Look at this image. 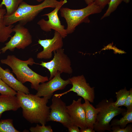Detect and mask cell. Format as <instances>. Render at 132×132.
Returning <instances> with one entry per match:
<instances>
[{"mask_svg": "<svg viewBox=\"0 0 132 132\" xmlns=\"http://www.w3.org/2000/svg\"><path fill=\"white\" fill-rule=\"evenodd\" d=\"M122 116L123 117L120 120L114 119L111 121L110 124L111 127L119 125L121 128H123L128 123H132V110H126Z\"/></svg>", "mask_w": 132, "mask_h": 132, "instance_id": "18", "label": "cell"}, {"mask_svg": "<svg viewBox=\"0 0 132 132\" xmlns=\"http://www.w3.org/2000/svg\"><path fill=\"white\" fill-rule=\"evenodd\" d=\"M67 2V0H61L53 10L42 16H47L48 18L47 20L42 19L37 23L42 30L48 32L51 31L52 29L54 30L59 33L63 38L67 36L66 29L64 25L61 24L58 15L60 9Z\"/></svg>", "mask_w": 132, "mask_h": 132, "instance_id": "8", "label": "cell"}, {"mask_svg": "<svg viewBox=\"0 0 132 132\" xmlns=\"http://www.w3.org/2000/svg\"><path fill=\"white\" fill-rule=\"evenodd\" d=\"M16 95L23 117L31 123L45 125L50 111V107L47 105L48 99L20 91H17Z\"/></svg>", "mask_w": 132, "mask_h": 132, "instance_id": "1", "label": "cell"}, {"mask_svg": "<svg viewBox=\"0 0 132 132\" xmlns=\"http://www.w3.org/2000/svg\"><path fill=\"white\" fill-rule=\"evenodd\" d=\"M52 103L50 107L51 110L47 122L52 121L58 122L67 128L74 124L67 112L66 104L60 97L54 95L52 97Z\"/></svg>", "mask_w": 132, "mask_h": 132, "instance_id": "9", "label": "cell"}, {"mask_svg": "<svg viewBox=\"0 0 132 132\" xmlns=\"http://www.w3.org/2000/svg\"><path fill=\"white\" fill-rule=\"evenodd\" d=\"M77 126L73 124L69 127L67 128L69 132H80V130Z\"/></svg>", "mask_w": 132, "mask_h": 132, "instance_id": "28", "label": "cell"}, {"mask_svg": "<svg viewBox=\"0 0 132 132\" xmlns=\"http://www.w3.org/2000/svg\"><path fill=\"white\" fill-rule=\"evenodd\" d=\"M130 1V0H123V1L126 3H129Z\"/></svg>", "mask_w": 132, "mask_h": 132, "instance_id": "31", "label": "cell"}, {"mask_svg": "<svg viewBox=\"0 0 132 132\" xmlns=\"http://www.w3.org/2000/svg\"><path fill=\"white\" fill-rule=\"evenodd\" d=\"M1 63L6 65L11 69L17 79L22 83L26 82L31 83V87L37 90L40 83L48 81L49 78L36 73L31 69L28 65L36 64L33 59L30 58L28 60L20 59L14 55H8L6 58L0 60Z\"/></svg>", "mask_w": 132, "mask_h": 132, "instance_id": "2", "label": "cell"}, {"mask_svg": "<svg viewBox=\"0 0 132 132\" xmlns=\"http://www.w3.org/2000/svg\"><path fill=\"white\" fill-rule=\"evenodd\" d=\"M114 100L112 98L109 99H104L96 105V108H99L93 129L98 132H104L106 130L111 131L110 124L115 117L121 114L122 115L126 111L125 109L116 107L113 104Z\"/></svg>", "mask_w": 132, "mask_h": 132, "instance_id": "5", "label": "cell"}, {"mask_svg": "<svg viewBox=\"0 0 132 132\" xmlns=\"http://www.w3.org/2000/svg\"><path fill=\"white\" fill-rule=\"evenodd\" d=\"M95 131L93 129L88 127L80 130V132H95Z\"/></svg>", "mask_w": 132, "mask_h": 132, "instance_id": "29", "label": "cell"}, {"mask_svg": "<svg viewBox=\"0 0 132 132\" xmlns=\"http://www.w3.org/2000/svg\"><path fill=\"white\" fill-rule=\"evenodd\" d=\"M72 87L68 90L59 94L54 95L61 97L70 91L76 93L77 96H81L84 100H87L90 102H94L95 98L94 87H91L83 75L74 76L69 78Z\"/></svg>", "mask_w": 132, "mask_h": 132, "instance_id": "10", "label": "cell"}, {"mask_svg": "<svg viewBox=\"0 0 132 132\" xmlns=\"http://www.w3.org/2000/svg\"><path fill=\"white\" fill-rule=\"evenodd\" d=\"M83 103L85 110L86 121L87 127L93 129L94 125L95 122L97 115L100 108H95L87 100H84Z\"/></svg>", "mask_w": 132, "mask_h": 132, "instance_id": "16", "label": "cell"}, {"mask_svg": "<svg viewBox=\"0 0 132 132\" xmlns=\"http://www.w3.org/2000/svg\"><path fill=\"white\" fill-rule=\"evenodd\" d=\"M130 93L127 97L124 106L127 108L126 110H132V89L129 90Z\"/></svg>", "mask_w": 132, "mask_h": 132, "instance_id": "26", "label": "cell"}, {"mask_svg": "<svg viewBox=\"0 0 132 132\" xmlns=\"http://www.w3.org/2000/svg\"><path fill=\"white\" fill-rule=\"evenodd\" d=\"M14 127L13 120L11 119L0 120V132H19Z\"/></svg>", "mask_w": 132, "mask_h": 132, "instance_id": "21", "label": "cell"}, {"mask_svg": "<svg viewBox=\"0 0 132 132\" xmlns=\"http://www.w3.org/2000/svg\"><path fill=\"white\" fill-rule=\"evenodd\" d=\"M61 74L58 72L52 79L40 84L36 95L49 99L52 97L55 91L63 90L68 85L71 84L69 78L66 80H64L61 77Z\"/></svg>", "mask_w": 132, "mask_h": 132, "instance_id": "11", "label": "cell"}, {"mask_svg": "<svg viewBox=\"0 0 132 132\" xmlns=\"http://www.w3.org/2000/svg\"><path fill=\"white\" fill-rule=\"evenodd\" d=\"M82 98L77 100H73L71 104L67 106V112L73 124L80 129L87 128L83 104L81 103Z\"/></svg>", "mask_w": 132, "mask_h": 132, "instance_id": "13", "label": "cell"}, {"mask_svg": "<svg viewBox=\"0 0 132 132\" xmlns=\"http://www.w3.org/2000/svg\"><path fill=\"white\" fill-rule=\"evenodd\" d=\"M6 13V9L0 8V43H3L7 41L11 36L13 32V25H6L4 22V17Z\"/></svg>", "mask_w": 132, "mask_h": 132, "instance_id": "17", "label": "cell"}, {"mask_svg": "<svg viewBox=\"0 0 132 132\" xmlns=\"http://www.w3.org/2000/svg\"><path fill=\"white\" fill-rule=\"evenodd\" d=\"M38 2H40L42 1H44V0H36Z\"/></svg>", "mask_w": 132, "mask_h": 132, "instance_id": "32", "label": "cell"}, {"mask_svg": "<svg viewBox=\"0 0 132 132\" xmlns=\"http://www.w3.org/2000/svg\"><path fill=\"white\" fill-rule=\"evenodd\" d=\"M15 33L10 40L5 44V46L1 49V52L5 53L8 50L14 51L15 48L24 49L32 42V36L28 30L18 23L12 29Z\"/></svg>", "mask_w": 132, "mask_h": 132, "instance_id": "7", "label": "cell"}, {"mask_svg": "<svg viewBox=\"0 0 132 132\" xmlns=\"http://www.w3.org/2000/svg\"><path fill=\"white\" fill-rule=\"evenodd\" d=\"M130 93V90H127L125 87L115 93L117 100L114 102L113 104L116 107L124 106L126 99Z\"/></svg>", "mask_w": 132, "mask_h": 132, "instance_id": "20", "label": "cell"}, {"mask_svg": "<svg viewBox=\"0 0 132 132\" xmlns=\"http://www.w3.org/2000/svg\"><path fill=\"white\" fill-rule=\"evenodd\" d=\"M63 39L59 33L55 31L54 36L52 38L39 39L38 43L43 47V50L37 54V58L44 59L51 58L53 52L63 47Z\"/></svg>", "mask_w": 132, "mask_h": 132, "instance_id": "12", "label": "cell"}, {"mask_svg": "<svg viewBox=\"0 0 132 132\" xmlns=\"http://www.w3.org/2000/svg\"><path fill=\"white\" fill-rule=\"evenodd\" d=\"M23 0H2L0 4V8H2L4 5L6 8L7 16L13 14L17 10L19 6Z\"/></svg>", "mask_w": 132, "mask_h": 132, "instance_id": "19", "label": "cell"}, {"mask_svg": "<svg viewBox=\"0 0 132 132\" xmlns=\"http://www.w3.org/2000/svg\"><path fill=\"white\" fill-rule=\"evenodd\" d=\"M20 108L16 96L0 95V119L4 112L10 110L16 111Z\"/></svg>", "mask_w": 132, "mask_h": 132, "instance_id": "15", "label": "cell"}, {"mask_svg": "<svg viewBox=\"0 0 132 132\" xmlns=\"http://www.w3.org/2000/svg\"><path fill=\"white\" fill-rule=\"evenodd\" d=\"M60 2L57 0H44L39 4L32 5L23 1L13 14L9 16L5 15L4 23L6 25L9 26L18 22L20 24L24 26L33 21L44 9L47 8H55Z\"/></svg>", "mask_w": 132, "mask_h": 132, "instance_id": "3", "label": "cell"}, {"mask_svg": "<svg viewBox=\"0 0 132 132\" xmlns=\"http://www.w3.org/2000/svg\"><path fill=\"white\" fill-rule=\"evenodd\" d=\"M102 10L95 2L80 9L75 10L61 7L59 10L61 17L65 19L67 23L66 30L68 34L72 33L76 27L81 23H89V16L99 13Z\"/></svg>", "mask_w": 132, "mask_h": 132, "instance_id": "4", "label": "cell"}, {"mask_svg": "<svg viewBox=\"0 0 132 132\" xmlns=\"http://www.w3.org/2000/svg\"><path fill=\"white\" fill-rule=\"evenodd\" d=\"M123 0H110L108 4V7L105 13L101 18L102 20L109 16L111 14L115 11L118 6Z\"/></svg>", "mask_w": 132, "mask_h": 132, "instance_id": "22", "label": "cell"}, {"mask_svg": "<svg viewBox=\"0 0 132 132\" xmlns=\"http://www.w3.org/2000/svg\"><path fill=\"white\" fill-rule=\"evenodd\" d=\"M0 93L2 95L15 96L17 92L1 79L0 80Z\"/></svg>", "mask_w": 132, "mask_h": 132, "instance_id": "23", "label": "cell"}, {"mask_svg": "<svg viewBox=\"0 0 132 132\" xmlns=\"http://www.w3.org/2000/svg\"><path fill=\"white\" fill-rule=\"evenodd\" d=\"M111 132H132V125L130 124L123 128H121L119 125L112 126Z\"/></svg>", "mask_w": 132, "mask_h": 132, "instance_id": "25", "label": "cell"}, {"mask_svg": "<svg viewBox=\"0 0 132 132\" xmlns=\"http://www.w3.org/2000/svg\"><path fill=\"white\" fill-rule=\"evenodd\" d=\"M0 76L3 81L15 90L30 93L28 88L15 78L8 69H4L0 66Z\"/></svg>", "mask_w": 132, "mask_h": 132, "instance_id": "14", "label": "cell"}, {"mask_svg": "<svg viewBox=\"0 0 132 132\" xmlns=\"http://www.w3.org/2000/svg\"><path fill=\"white\" fill-rule=\"evenodd\" d=\"M110 0H96L95 2L102 9L108 4Z\"/></svg>", "mask_w": 132, "mask_h": 132, "instance_id": "27", "label": "cell"}, {"mask_svg": "<svg viewBox=\"0 0 132 132\" xmlns=\"http://www.w3.org/2000/svg\"><path fill=\"white\" fill-rule=\"evenodd\" d=\"M85 2L88 5L95 2L96 0H84Z\"/></svg>", "mask_w": 132, "mask_h": 132, "instance_id": "30", "label": "cell"}, {"mask_svg": "<svg viewBox=\"0 0 132 132\" xmlns=\"http://www.w3.org/2000/svg\"><path fill=\"white\" fill-rule=\"evenodd\" d=\"M31 132H53V130L50 125L45 126L44 125L40 126L37 124L35 127H32L29 129Z\"/></svg>", "mask_w": 132, "mask_h": 132, "instance_id": "24", "label": "cell"}, {"mask_svg": "<svg viewBox=\"0 0 132 132\" xmlns=\"http://www.w3.org/2000/svg\"><path fill=\"white\" fill-rule=\"evenodd\" d=\"M1 79V78L0 77V80Z\"/></svg>", "mask_w": 132, "mask_h": 132, "instance_id": "34", "label": "cell"}, {"mask_svg": "<svg viewBox=\"0 0 132 132\" xmlns=\"http://www.w3.org/2000/svg\"><path fill=\"white\" fill-rule=\"evenodd\" d=\"M54 57L50 61L45 62L42 61L40 65L47 68L50 73L49 80L53 78L58 72L69 74L73 72L71 62L69 58L64 53V49H59L53 52Z\"/></svg>", "mask_w": 132, "mask_h": 132, "instance_id": "6", "label": "cell"}, {"mask_svg": "<svg viewBox=\"0 0 132 132\" xmlns=\"http://www.w3.org/2000/svg\"><path fill=\"white\" fill-rule=\"evenodd\" d=\"M1 49H0V54L1 53Z\"/></svg>", "mask_w": 132, "mask_h": 132, "instance_id": "33", "label": "cell"}]
</instances>
